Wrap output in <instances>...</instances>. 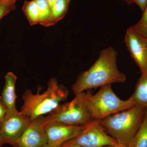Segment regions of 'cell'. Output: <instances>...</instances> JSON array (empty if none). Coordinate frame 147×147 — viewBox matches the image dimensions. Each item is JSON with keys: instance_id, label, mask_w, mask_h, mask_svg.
<instances>
[{"instance_id": "cell-1", "label": "cell", "mask_w": 147, "mask_h": 147, "mask_svg": "<svg viewBox=\"0 0 147 147\" xmlns=\"http://www.w3.org/2000/svg\"><path fill=\"white\" fill-rule=\"evenodd\" d=\"M118 53L111 46L103 49L91 67L82 72L72 87L75 95L85 90L126 81V75L117 65Z\"/></svg>"}, {"instance_id": "cell-2", "label": "cell", "mask_w": 147, "mask_h": 147, "mask_svg": "<svg viewBox=\"0 0 147 147\" xmlns=\"http://www.w3.org/2000/svg\"><path fill=\"white\" fill-rule=\"evenodd\" d=\"M69 92L65 87L59 84L57 79L51 78L47 84V89L40 94H34L30 90H26L22 95L24 104L20 112L28 116L31 121L50 113L68 97Z\"/></svg>"}, {"instance_id": "cell-3", "label": "cell", "mask_w": 147, "mask_h": 147, "mask_svg": "<svg viewBox=\"0 0 147 147\" xmlns=\"http://www.w3.org/2000/svg\"><path fill=\"white\" fill-rule=\"evenodd\" d=\"M146 108L135 105L100 120L105 132L116 142L129 147L142 124Z\"/></svg>"}, {"instance_id": "cell-4", "label": "cell", "mask_w": 147, "mask_h": 147, "mask_svg": "<svg viewBox=\"0 0 147 147\" xmlns=\"http://www.w3.org/2000/svg\"><path fill=\"white\" fill-rule=\"evenodd\" d=\"M91 92L88 91L75 95L70 102L59 106L45 117L46 124L55 121L70 125H82L91 122L88 103Z\"/></svg>"}, {"instance_id": "cell-5", "label": "cell", "mask_w": 147, "mask_h": 147, "mask_svg": "<svg viewBox=\"0 0 147 147\" xmlns=\"http://www.w3.org/2000/svg\"><path fill=\"white\" fill-rule=\"evenodd\" d=\"M135 106L129 98L123 100L117 96L111 84L100 87L95 94L90 96L88 108L92 120H101L115 113Z\"/></svg>"}, {"instance_id": "cell-6", "label": "cell", "mask_w": 147, "mask_h": 147, "mask_svg": "<svg viewBox=\"0 0 147 147\" xmlns=\"http://www.w3.org/2000/svg\"><path fill=\"white\" fill-rule=\"evenodd\" d=\"M117 142L105 132L100 120H92L78 136L65 142L60 147L74 145L82 147H99L112 146Z\"/></svg>"}, {"instance_id": "cell-7", "label": "cell", "mask_w": 147, "mask_h": 147, "mask_svg": "<svg viewBox=\"0 0 147 147\" xmlns=\"http://www.w3.org/2000/svg\"><path fill=\"white\" fill-rule=\"evenodd\" d=\"M31 121L29 117L16 108L7 110L1 123V132L4 143L16 147Z\"/></svg>"}, {"instance_id": "cell-8", "label": "cell", "mask_w": 147, "mask_h": 147, "mask_svg": "<svg viewBox=\"0 0 147 147\" xmlns=\"http://www.w3.org/2000/svg\"><path fill=\"white\" fill-rule=\"evenodd\" d=\"M125 42L142 73L147 74V38L139 34L130 27L127 30Z\"/></svg>"}, {"instance_id": "cell-9", "label": "cell", "mask_w": 147, "mask_h": 147, "mask_svg": "<svg viewBox=\"0 0 147 147\" xmlns=\"http://www.w3.org/2000/svg\"><path fill=\"white\" fill-rule=\"evenodd\" d=\"M88 124L70 125L57 122L47 123L45 127L47 144L51 146H61L65 142L78 136L86 128Z\"/></svg>"}, {"instance_id": "cell-10", "label": "cell", "mask_w": 147, "mask_h": 147, "mask_svg": "<svg viewBox=\"0 0 147 147\" xmlns=\"http://www.w3.org/2000/svg\"><path fill=\"white\" fill-rule=\"evenodd\" d=\"M45 117H37L30 123L15 147H43L47 144Z\"/></svg>"}, {"instance_id": "cell-11", "label": "cell", "mask_w": 147, "mask_h": 147, "mask_svg": "<svg viewBox=\"0 0 147 147\" xmlns=\"http://www.w3.org/2000/svg\"><path fill=\"white\" fill-rule=\"evenodd\" d=\"M5 84L2 92L3 102L8 110H12L16 108L17 98L15 85L17 76L12 72H8L5 76Z\"/></svg>"}, {"instance_id": "cell-12", "label": "cell", "mask_w": 147, "mask_h": 147, "mask_svg": "<svg viewBox=\"0 0 147 147\" xmlns=\"http://www.w3.org/2000/svg\"><path fill=\"white\" fill-rule=\"evenodd\" d=\"M129 98L134 105L147 108V74L142 73L134 93Z\"/></svg>"}, {"instance_id": "cell-13", "label": "cell", "mask_w": 147, "mask_h": 147, "mask_svg": "<svg viewBox=\"0 0 147 147\" xmlns=\"http://www.w3.org/2000/svg\"><path fill=\"white\" fill-rule=\"evenodd\" d=\"M39 12V24L45 27L54 25L52 8L46 0H36Z\"/></svg>"}, {"instance_id": "cell-14", "label": "cell", "mask_w": 147, "mask_h": 147, "mask_svg": "<svg viewBox=\"0 0 147 147\" xmlns=\"http://www.w3.org/2000/svg\"><path fill=\"white\" fill-rule=\"evenodd\" d=\"M129 147H147V108L142 124Z\"/></svg>"}, {"instance_id": "cell-15", "label": "cell", "mask_w": 147, "mask_h": 147, "mask_svg": "<svg viewBox=\"0 0 147 147\" xmlns=\"http://www.w3.org/2000/svg\"><path fill=\"white\" fill-rule=\"evenodd\" d=\"M23 10L31 25L39 24V12L36 0L25 1Z\"/></svg>"}, {"instance_id": "cell-16", "label": "cell", "mask_w": 147, "mask_h": 147, "mask_svg": "<svg viewBox=\"0 0 147 147\" xmlns=\"http://www.w3.org/2000/svg\"><path fill=\"white\" fill-rule=\"evenodd\" d=\"M70 0H56L52 7V17L54 25L65 16L68 11Z\"/></svg>"}, {"instance_id": "cell-17", "label": "cell", "mask_w": 147, "mask_h": 147, "mask_svg": "<svg viewBox=\"0 0 147 147\" xmlns=\"http://www.w3.org/2000/svg\"><path fill=\"white\" fill-rule=\"evenodd\" d=\"M131 27L139 34L147 38V4L142 18L137 24Z\"/></svg>"}, {"instance_id": "cell-18", "label": "cell", "mask_w": 147, "mask_h": 147, "mask_svg": "<svg viewBox=\"0 0 147 147\" xmlns=\"http://www.w3.org/2000/svg\"><path fill=\"white\" fill-rule=\"evenodd\" d=\"M16 1L2 0L0 1V20L16 8Z\"/></svg>"}, {"instance_id": "cell-19", "label": "cell", "mask_w": 147, "mask_h": 147, "mask_svg": "<svg viewBox=\"0 0 147 147\" xmlns=\"http://www.w3.org/2000/svg\"><path fill=\"white\" fill-rule=\"evenodd\" d=\"M128 5L135 4L140 7L142 11H144L147 4V0H123Z\"/></svg>"}, {"instance_id": "cell-20", "label": "cell", "mask_w": 147, "mask_h": 147, "mask_svg": "<svg viewBox=\"0 0 147 147\" xmlns=\"http://www.w3.org/2000/svg\"><path fill=\"white\" fill-rule=\"evenodd\" d=\"M8 110L3 102L1 96H0V123H1Z\"/></svg>"}, {"instance_id": "cell-21", "label": "cell", "mask_w": 147, "mask_h": 147, "mask_svg": "<svg viewBox=\"0 0 147 147\" xmlns=\"http://www.w3.org/2000/svg\"><path fill=\"white\" fill-rule=\"evenodd\" d=\"M111 147H128L125 145L122 144H120V143H118L117 142L115 144L112 145L110 146Z\"/></svg>"}, {"instance_id": "cell-22", "label": "cell", "mask_w": 147, "mask_h": 147, "mask_svg": "<svg viewBox=\"0 0 147 147\" xmlns=\"http://www.w3.org/2000/svg\"><path fill=\"white\" fill-rule=\"evenodd\" d=\"M4 144V143L1 134V123H0V147L2 146Z\"/></svg>"}, {"instance_id": "cell-23", "label": "cell", "mask_w": 147, "mask_h": 147, "mask_svg": "<svg viewBox=\"0 0 147 147\" xmlns=\"http://www.w3.org/2000/svg\"><path fill=\"white\" fill-rule=\"evenodd\" d=\"M46 1L48 2L49 5H50V6L51 7V8H52V7H53L54 4L55 3V2L56 1V0H46Z\"/></svg>"}, {"instance_id": "cell-24", "label": "cell", "mask_w": 147, "mask_h": 147, "mask_svg": "<svg viewBox=\"0 0 147 147\" xmlns=\"http://www.w3.org/2000/svg\"><path fill=\"white\" fill-rule=\"evenodd\" d=\"M43 147H60V146H51V145L48 144H47L45 145V146Z\"/></svg>"}, {"instance_id": "cell-25", "label": "cell", "mask_w": 147, "mask_h": 147, "mask_svg": "<svg viewBox=\"0 0 147 147\" xmlns=\"http://www.w3.org/2000/svg\"><path fill=\"white\" fill-rule=\"evenodd\" d=\"M69 147H82L79 146H76V145H74V146H70Z\"/></svg>"}, {"instance_id": "cell-26", "label": "cell", "mask_w": 147, "mask_h": 147, "mask_svg": "<svg viewBox=\"0 0 147 147\" xmlns=\"http://www.w3.org/2000/svg\"><path fill=\"white\" fill-rule=\"evenodd\" d=\"M100 146L99 147H111L110 146Z\"/></svg>"}, {"instance_id": "cell-27", "label": "cell", "mask_w": 147, "mask_h": 147, "mask_svg": "<svg viewBox=\"0 0 147 147\" xmlns=\"http://www.w3.org/2000/svg\"><path fill=\"white\" fill-rule=\"evenodd\" d=\"M7 1H14L16 2V0H7Z\"/></svg>"}, {"instance_id": "cell-28", "label": "cell", "mask_w": 147, "mask_h": 147, "mask_svg": "<svg viewBox=\"0 0 147 147\" xmlns=\"http://www.w3.org/2000/svg\"><path fill=\"white\" fill-rule=\"evenodd\" d=\"M2 1V0H0V1Z\"/></svg>"}]
</instances>
